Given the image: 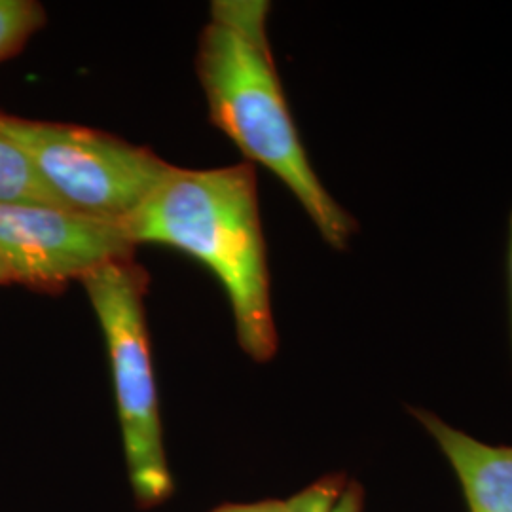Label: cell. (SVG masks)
<instances>
[{
    "label": "cell",
    "mask_w": 512,
    "mask_h": 512,
    "mask_svg": "<svg viewBox=\"0 0 512 512\" xmlns=\"http://www.w3.org/2000/svg\"><path fill=\"white\" fill-rule=\"evenodd\" d=\"M268 2L211 4L196 57L213 124L285 184L325 243L346 251L357 220L330 196L311 167L268 42Z\"/></svg>",
    "instance_id": "cell-1"
},
{
    "label": "cell",
    "mask_w": 512,
    "mask_h": 512,
    "mask_svg": "<svg viewBox=\"0 0 512 512\" xmlns=\"http://www.w3.org/2000/svg\"><path fill=\"white\" fill-rule=\"evenodd\" d=\"M129 241L198 258L230 300L241 349L258 363L277 351L270 272L251 164L171 171L128 219Z\"/></svg>",
    "instance_id": "cell-2"
},
{
    "label": "cell",
    "mask_w": 512,
    "mask_h": 512,
    "mask_svg": "<svg viewBox=\"0 0 512 512\" xmlns=\"http://www.w3.org/2000/svg\"><path fill=\"white\" fill-rule=\"evenodd\" d=\"M80 283L92 302L109 351L133 494L141 509H150L173 494V478L165 458L150 355L147 274L133 260H118L93 270Z\"/></svg>",
    "instance_id": "cell-3"
},
{
    "label": "cell",
    "mask_w": 512,
    "mask_h": 512,
    "mask_svg": "<svg viewBox=\"0 0 512 512\" xmlns=\"http://www.w3.org/2000/svg\"><path fill=\"white\" fill-rule=\"evenodd\" d=\"M0 133L25 152L67 209L93 219H128L173 167L148 148L71 124L0 112Z\"/></svg>",
    "instance_id": "cell-4"
},
{
    "label": "cell",
    "mask_w": 512,
    "mask_h": 512,
    "mask_svg": "<svg viewBox=\"0 0 512 512\" xmlns=\"http://www.w3.org/2000/svg\"><path fill=\"white\" fill-rule=\"evenodd\" d=\"M133 249L120 222L0 203V262L10 283L54 293L105 264L131 260Z\"/></svg>",
    "instance_id": "cell-5"
},
{
    "label": "cell",
    "mask_w": 512,
    "mask_h": 512,
    "mask_svg": "<svg viewBox=\"0 0 512 512\" xmlns=\"http://www.w3.org/2000/svg\"><path fill=\"white\" fill-rule=\"evenodd\" d=\"M410 412L456 471L469 511L512 512V446L480 442L427 410Z\"/></svg>",
    "instance_id": "cell-6"
},
{
    "label": "cell",
    "mask_w": 512,
    "mask_h": 512,
    "mask_svg": "<svg viewBox=\"0 0 512 512\" xmlns=\"http://www.w3.org/2000/svg\"><path fill=\"white\" fill-rule=\"evenodd\" d=\"M0 203L67 209L42 181L25 152L0 133ZM71 211V209H69Z\"/></svg>",
    "instance_id": "cell-7"
},
{
    "label": "cell",
    "mask_w": 512,
    "mask_h": 512,
    "mask_svg": "<svg viewBox=\"0 0 512 512\" xmlns=\"http://www.w3.org/2000/svg\"><path fill=\"white\" fill-rule=\"evenodd\" d=\"M46 23V10L35 0H0V63L23 50Z\"/></svg>",
    "instance_id": "cell-8"
},
{
    "label": "cell",
    "mask_w": 512,
    "mask_h": 512,
    "mask_svg": "<svg viewBox=\"0 0 512 512\" xmlns=\"http://www.w3.org/2000/svg\"><path fill=\"white\" fill-rule=\"evenodd\" d=\"M346 488H348V482L344 476H325L313 482L300 494L283 501L281 512H334Z\"/></svg>",
    "instance_id": "cell-9"
},
{
    "label": "cell",
    "mask_w": 512,
    "mask_h": 512,
    "mask_svg": "<svg viewBox=\"0 0 512 512\" xmlns=\"http://www.w3.org/2000/svg\"><path fill=\"white\" fill-rule=\"evenodd\" d=\"M283 501L270 499V501H258V503H245V505H224L213 512H281Z\"/></svg>",
    "instance_id": "cell-10"
},
{
    "label": "cell",
    "mask_w": 512,
    "mask_h": 512,
    "mask_svg": "<svg viewBox=\"0 0 512 512\" xmlns=\"http://www.w3.org/2000/svg\"><path fill=\"white\" fill-rule=\"evenodd\" d=\"M363 509V492L357 484H348L346 492L342 495L340 503L336 505L334 512H361Z\"/></svg>",
    "instance_id": "cell-11"
},
{
    "label": "cell",
    "mask_w": 512,
    "mask_h": 512,
    "mask_svg": "<svg viewBox=\"0 0 512 512\" xmlns=\"http://www.w3.org/2000/svg\"><path fill=\"white\" fill-rule=\"evenodd\" d=\"M509 287H511V319H512V213H511V238H509Z\"/></svg>",
    "instance_id": "cell-12"
},
{
    "label": "cell",
    "mask_w": 512,
    "mask_h": 512,
    "mask_svg": "<svg viewBox=\"0 0 512 512\" xmlns=\"http://www.w3.org/2000/svg\"><path fill=\"white\" fill-rule=\"evenodd\" d=\"M8 283H10V277H8L4 266H2V262H0V285H8Z\"/></svg>",
    "instance_id": "cell-13"
}]
</instances>
